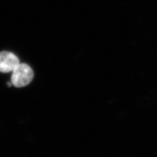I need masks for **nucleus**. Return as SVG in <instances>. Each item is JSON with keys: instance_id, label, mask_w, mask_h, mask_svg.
Here are the masks:
<instances>
[{"instance_id": "f257e3e1", "label": "nucleus", "mask_w": 157, "mask_h": 157, "mask_svg": "<svg viewBox=\"0 0 157 157\" xmlns=\"http://www.w3.org/2000/svg\"><path fill=\"white\" fill-rule=\"evenodd\" d=\"M34 78V72L27 64L20 63L14 70L11 76L12 84L16 87L28 85Z\"/></svg>"}, {"instance_id": "f03ea898", "label": "nucleus", "mask_w": 157, "mask_h": 157, "mask_svg": "<svg viewBox=\"0 0 157 157\" xmlns=\"http://www.w3.org/2000/svg\"><path fill=\"white\" fill-rule=\"evenodd\" d=\"M19 64V60L15 55L7 51L0 52V72L13 71Z\"/></svg>"}]
</instances>
